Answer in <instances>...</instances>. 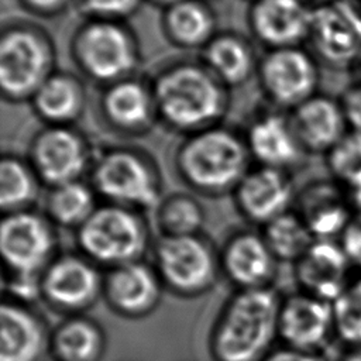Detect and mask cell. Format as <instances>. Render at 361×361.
Instances as JSON below:
<instances>
[{"label":"cell","mask_w":361,"mask_h":361,"mask_svg":"<svg viewBox=\"0 0 361 361\" xmlns=\"http://www.w3.org/2000/svg\"><path fill=\"white\" fill-rule=\"evenodd\" d=\"M281 303L272 288L237 290L213 324L209 337L213 361H262L278 337Z\"/></svg>","instance_id":"cell-1"},{"label":"cell","mask_w":361,"mask_h":361,"mask_svg":"<svg viewBox=\"0 0 361 361\" xmlns=\"http://www.w3.org/2000/svg\"><path fill=\"white\" fill-rule=\"evenodd\" d=\"M155 110L172 127L202 131L226 109L221 82L203 66L182 63L162 72L152 89Z\"/></svg>","instance_id":"cell-2"},{"label":"cell","mask_w":361,"mask_h":361,"mask_svg":"<svg viewBox=\"0 0 361 361\" xmlns=\"http://www.w3.org/2000/svg\"><path fill=\"white\" fill-rule=\"evenodd\" d=\"M247 145L223 128H206L182 144L178 166L186 182L203 192L235 188L247 173Z\"/></svg>","instance_id":"cell-3"},{"label":"cell","mask_w":361,"mask_h":361,"mask_svg":"<svg viewBox=\"0 0 361 361\" xmlns=\"http://www.w3.org/2000/svg\"><path fill=\"white\" fill-rule=\"evenodd\" d=\"M78 244L87 259L111 269L142 259L148 230L133 209L110 203L96 207L78 228Z\"/></svg>","instance_id":"cell-4"},{"label":"cell","mask_w":361,"mask_h":361,"mask_svg":"<svg viewBox=\"0 0 361 361\" xmlns=\"http://www.w3.org/2000/svg\"><path fill=\"white\" fill-rule=\"evenodd\" d=\"M154 259L164 286L179 296L206 293L220 272V257L199 235H162L155 245Z\"/></svg>","instance_id":"cell-5"},{"label":"cell","mask_w":361,"mask_h":361,"mask_svg":"<svg viewBox=\"0 0 361 361\" xmlns=\"http://www.w3.org/2000/svg\"><path fill=\"white\" fill-rule=\"evenodd\" d=\"M52 51L45 34L28 25H13L0 39V86L11 100L32 97L52 75Z\"/></svg>","instance_id":"cell-6"},{"label":"cell","mask_w":361,"mask_h":361,"mask_svg":"<svg viewBox=\"0 0 361 361\" xmlns=\"http://www.w3.org/2000/svg\"><path fill=\"white\" fill-rule=\"evenodd\" d=\"M55 233L42 216L21 210L3 217L0 251L6 275L42 276L55 259Z\"/></svg>","instance_id":"cell-7"},{"label":"cell","mask_w":361,"mask_h":361,"mask_svg":"<svg viewBox=\"0 0 361 361\" xmlns=\"http://www.w3.org/2000/svg\"><path fill=\"white\" fill-rule=\"evenodd\" d=\"M93 185L111 204L127 209H152L161 203L155 172L131 151L104 154L94 165Z\"/></svg>","instance_id":"cell-8"},{"label":"cell","mask_w":361,"mask_h":361,"mask_svg":"<svg viewBox=\"0 0 361 361\" xmlns=\"http://www.w3.org/2000/svg\"><path fill=\"white\" fill-rule=\"evenodd\" d=\"M75 56L90 78L113 83L126 79L138 61L130 32L109 20H94L82 27L75 39Z\"/></svg>","instance_id":"cell-9"},{"label":"cell","mask_w":361,"mask_h":361,"mask_svg":"<svg viewBox=\"0 0 361 361\" xmlns=\"http://www.w3.org/2000/svg\"><path fill=\"white\" fill-rule=\"evenodd\" d=\"M104 276L85 255H61L41 276V296L51 307L71 314L90 309L103 296Z\"/></svg>","instance_id":"cell-10"},{"label":"cell","mask_w":361,"mask_h":361,"mask_svg":"<svg viewBox=\"0 0 361 361\" xmlns=\"http://www.w3.org/2000/svg\"><path fill=\"white\" fill-rule=\"evenodd\" d=\"M278 337L285 347L324 354L336 340L331 303L302 290L282 298Z\"/></svg>","instance_id":"cell-11"},{"label":"cell","mask_w":361,"mask_h":361,"mask_svg":"<svg viewBox=\"0 0 361 361\" xmlns=\"http://www.w3.org/2000/svg\"><path fill=\"white\" fill-rule=\"evenodd\" d=\"M307 38L330 65H350L361 55V10L350 0L322 4L312 10Z\"/></svg>","instance_id":"cell-12"},{"label":"cell","mask_w":361,"mask_h":361,"mask_svg":"<svg viewBox=\"0 0 361 361\" xmlns=\"http://www.w3.org/2000/svg\"><path fill=\"white\" fill-rule=\"evenodd\" d=\"M164 283L154 267L135 261L109 269L103 282V298L117 314L140 319L152 313L162 298Z\"/></svg>","instance_id":"cell-13"},{"label":"cell","mask_w":361,"mask_h":361,"mask_svg":"<svg viewBox=\"0 0 361 361\" xmlns=\"http://www.w3.org/2000/svg\"><path fill=\"white\" fill-rule=\"evenodd\" d=\"M259 76L268 96L282 106L298 107L313 96L317 85L313 59L296 47L272 49L261 62Z\"/></svg>","instance_id":"cell-14"},{"label":"cell","mask_w":361,"mask_h":361,"mask_svg":"<svg viewBox=\"0 0 361 361\" xmlns=\"http://www.w3.org/2000/svg\"><path fill=\"white\" fill-rule=\"evenodd\" d=\"M31 158L37 173L47 183L59 186L79 180L89 162V149L78 133L51 126L35 137Z\"/></svg>","instance_id":"cell-15"},{"label":"cell","mask_w":361,"mask_h":361,"mask_svg":"<svg viewBox=\"0 0 361 361\" xmlns=\"http://www.w3.org/2000/svg\"><path fill=\"white\" fill-rule=\"evenodd\" d=\"M355 275L336 240H314L295 262V278L302 292L333 303Z\"/></svg>","instance_id":"cell-16"},{"label":"cell","mask_w":361,"mask_h":361,"mask_svg":"<svg viewBox=\"0 0 361 361\" xmlns=\"http://www.w3.org/2000/svg\"><path fill=\"white\" fill-rule=\"evenodd\" d=\"M51 353L47 324L28 305L4 299L0 309V361H44Z\"/></svg>","instance_id":"cell-17"},{"label":"cell","mask_w":361,"mask_h":361,"mask_svg":"<svg viewBox=\"0 0 361 361\" xmlns=\"http://www.w3.org/2000/svg\"><path fill=\"white\" fill-rule=\"evenodd\" d=\"M276 265L264 237L248 231L231 237L220 255V269L238 290L271 288Z\"/></svg>","instance_id":"cell-18"},{"label":"cell","mask_w":361,"mask_h":361,"mask_svg":"<svg viewBox=\"0 0 361 361\" xmlns=\"http://www.w3.org/2000/svg\"><path fill=\"white\" fill-rule=\"evenodd\" d=\"M235 197L248 220L265 226L288 212L292 185L282 169L261 166L243 176L235 186Z\"/></svg>","instance_id":"cell-19"},{"label":"cell","mask_w":361,"mask_h":361,"mask_svg":"<svg viewBox=\"0 0 361 361\" xmlns=\"http://www.w3.org/2000/svg\"><path fill=\"white\" fill-rule=\"evenodd\" d=\"M312 10L302 0H257L250 21L255 35L272 47L290 48L309 37Z\"/></svg>","instance_id":"cell-20"},{"label":"cell","mask_w":361,"mask_h":361,"mask_svg":"<svg viewBox=\"0 0 361 361\" xmlns=\"http://www.w3.org/2000/svg\"><path fill=\"white\" fill-rule=\"evenodd\" d=\"M290 123L300 145L312 151H330L345 135L341 104L323 96H312L295 107Z\"/></svg>","instance_id":"cell-21"},{"label":"cell","mask_w":361,"mask_h":361,"mask_svg":"<svg viewBox=\"0 0 361 361\" xmlns=\"http://www.w3.org/2000/svg\"><path fill=\"white\" fill-rule=\"evenodd\" d=\"M248 152L254 155L262 166L282 169L299 158L300 142L293 131L292 123L279 114H264L248 128Z\"/></svg>","instance_id":"cell-22"},{"label":"cell","mask_w":361,"mask_h":361,"mask_svg":"<svg viewBox=\"0 0 361 361\" xmlns=\"http://www.w3.org/2000/svg\"><path fill=\"white\" fill-rule=\"evenodd\" d=\"M104 348L102 327L78 314L63 320L51 333V354L56 361H100Z\"/></svg>","instance_id":"cell-23"},{"label":"cell","mask_w":361,"mask_h":361,"mask_svg":"<svg viewBox=\"0 0 361 361\" xmlns=\"http://www.w3.org/2000/svg\"><path fill=\"white\" fill-rule=\"evenodd\" d=\"M106 117L117 127L135 130L145 126L155 110L152 92L140 82L121 79L114 82L102 100Z\"/></svg>","instance_id":"cell-24"},{"label":"cell","mask_w":361,"mask_h":361,"mask_svg":"<svg viewBox=\"0 0 361 361\" xmlns=\"http://www.w3.org/2000/svg\"><path fill=\"white\" fill-rule=\"evenodd\" d=\"M314 240H336L341 237L353 220L347 204L338 192L329 186H314L306 193L303 214H300Z\"/></svg>","instance_id":"cell-25"},{"label":"cell","mask_w":361,"mask_h":361,"mask_svg":"<svg viewBox=\"0 0 361 361\" xmlns=\"http://www.w3.org/2000/svg\"><path fill=\"white\" fill-rule=\"evenodd\" d=\"M35 111L52 126H65L83 109V90L79 82L65 73H52L31 97Z\"/></svg>","instance_id":"cell-26"},{"label":"cell","mask_w":361,"mask_h":361,"mask_svg":"<svg viewBox=\"0 0 361 361\" xmlns=\"http://www.w3.org/2000/svg\"><path fill=\"white\" fill-rule=\"evenodd\" d=\"M206 68L220 80L230 85L244 82L252 72L254 55L251 48L231 34L213 37L204 45Z\"/></svg>","instance_id":"cell-27"},{"label":"cell","mask_w":361,"mask_h":361,"mask_svg":"<svg viewBox=\"0 0 361 361\" xmlns=\"http://www.w3.org/2000/svg\"><path fill=\"white\" fill-rule=\"evenodd\" d=\"M169 38L180 47L206 45L213 34V16L197 0H182L169 6L165 14Z\"/></svg>","instance_id":"cell-28"},{"label":"cell","mask_w":361,"mask_h":361,"mask_svg":"<svg viewBox=\"0 0 361 361\" xmlns=\"http://www.w3.org/2000/svg\"><path fill=\"white\" fill-rule=\"evenodd\" d=\"M274 257L283 262H296L313 244L314 237L302 216L286 212L265 224L262 234Z\"/></svg>","instance_id":"cell-29"},{"label":"cell","mask_w":361,"mask_h":361,"mask_svg":"<svg viewBox=\"0 0 361 361\" xmlns=\"http://www.w3.org/2000/svg\"><path fill=\"white\" fill-rule=\"evenodd\" d=\"M96 210L93 192L79 180L54 186L47 199V213L58 226L79 228Z\"/></svg>","instance_id":"cell-30"},{"label":"cell","mask_w":361,"mask_h":361,"mask_svg":"<svg viewBox=\"0 0 361 361\" xmlns=\"http://www.w3.org/2000/svg\"><path fill=\"white\" fill-rule=\"evenodd\" d=\"M37 195L34 173L14 157H4L0 165V206L7 213L21 212Z\"/></svg>","instance_id":"cell-31"},{"label":"cell","mask_w":361,"mask_h":361,"mask_svg":"<svg viewBox=\"0 0 361 361\" xmlns=\"http://www.w3.org/2000/svg\"><path fill=\"white\" fill-rule=\"evenodd\" d=\"M336 340L343 347H361V274H355L331 303Z\"/></svg>","instance_id":"cell-32"},{"label":"cell","mask_w":361,"mask_h":361,"mask_svg":"<svg viewBox=\"0 0 361 361\" xmlns=\"http://www.w3.org/2000/svg\"><path fill=\"white\" fill-rule=\"evenodd\" d=\"M157 219L164 235H197L203 226L204 213L190 196L175 195L159 203Z\"/></svg>","instance_id":"cell-33"},{"label":"cell","mask_w":361,"mask_h":361,"mask_svg":"<svg viewBox=\"0 0 361 361\" xmlns=\"http://www.w3.org/2000/svg\"><path fill=\"white\" fill-rule=\"evenodd\" d=\"M329 166L331 172L353 188L361 185V133H347L330 151Z\"/></svg>","instance_id":"cell-34"},{"label":"cell","mask_w":361,"mask_h":361,"mask_svg":"<svg viewBox=\"0 0 361 361\" xmlns=\"http://www.w3.org/2000/svg\"><path fill=\"white\" fill-rule=\"evenodd\" d=\"M141 0H82V10L97 20L114 21L134 13Z\"/></svg>","instance_id":"cell-35"},{"label":"cell","mask_w":361,"mask_h":361,"mask_svg":"<svg viewBox=\"0 0 361 361\" xmlns=\"http://www.w3.org/2000/svg\"><path fill=\"white\" fill-rule=\"evenodd\" d=\"M355 274H361V216L353 219L338 238Z\"/></svg>","instance_id":"cell-36"},{"label":"cell","mask_w":361,"mask_h":361,"mask_svg":"<svg viewBox=\"0 0 361 361\" xmlns=\"http://www.w3.org/2000/svg\"><path fill=\"white\" fill-rule=\"evenodd\" d=\"M345 121L350 123L353 131L361 133V85L350 87L341 102Z\"/></svg>","instance_id":"cell-37"},{"label":"cell","mask_w":361,"mask_h":361,"mask_svg":"<svg viewBox=\"0 0 361 361\" xmlns=\"http://www.w3.org/2000/svg\"><path fill=\"white\" fill-rule=\"evenodd\" d=\"M262 361H329V360L324 357V354L299 351V350L283 345L281 348L272 350Z\"/></svg>","instance_id":"cell-38"},{"label":"cell","mask_w":361,"mask_h":361,"mask_svg":"<svg viewBox=\"0 0 361 361\" xmlns=\"http://www.w3.org/2000/svg\"><path fill=\"white\" fill-rule=\"evenodd\" d=\"M27 7L37 13H54L61 10L68 0H23Z\"/></svg>","instance_id":"cell-39"},{"label":"cell","mask_w":361,"mask_h":361,"mask_svg":"<svg viewBox=\"0 0 361 361\" xmlns=\"http://www.w3.org/2000/svg\"><path fill=\"white\" fill-rule=\"evenodd\" d=\"M336 361H361V347H343Z\"/></svg>","instance_id":"cell-40"},{"label":"cell","mask_w":361,"mask_h":361,"mask_svg":"<svg viewBox=\"0 0 361 361\" xmlns=\"http://www.w3.org/2000/svg\"><path fill=\"white\" fill-rule=\"evenodd\" d=\"M353 203L354 206L360 210V216H361V185L357 186V188H353Z\"/></svg>","instance_id":"cell-41"},{"label":"cell","mask_w":361,"mask_h":361,"mask_svg":"<svg viewBox=\"0 0 361 361\" xmlns=\"http://www.w3.org/2000/svg\"><path fill=\"white\" fill-rule=\"evenodd\" d=\"M152 1H157V3L165 4V6H172V4H176L179 1H182V0H152Z\"/></svg>","instance_id":"cell-42"},{"label":"cell","mask_w":361,"mask_h":361,"mask_svg":"<svg viewBox=\"0 0 361 361\" xmlns=\"http://www.w3.org/2000/svg\"><path fill=\"white\" fill-rule=\"evenodd\" d=\"M314 1H330V0H314Z\"/></svg>","instance_id":"cell-43"}]
</instances>
